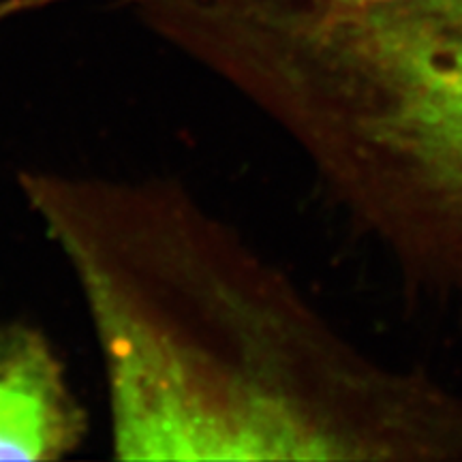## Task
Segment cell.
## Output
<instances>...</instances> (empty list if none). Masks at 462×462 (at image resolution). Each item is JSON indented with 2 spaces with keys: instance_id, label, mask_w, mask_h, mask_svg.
Returning <instances> with one entry per match:
<instances>
[{
  "instance_id": "3",
  "label": "cell",
  "mask_w": 462,
  "mask_h": 462,
  "mask_svg": "<svg viewBox=\"0 0 462 462\" xmlns=\"http://www.w3.org/2000/svg\"><path fill=\"white\" fill-rule=\"evenodd\" d=\"M22 3H24V0H0V17L11 14V11L20 9Z\"/></svg>"
},
{
  "instance_id": "2",
  "label": "cell",
  "mask_w": 462,
  "mask_h": 462,
  "mask_svg": "<svg viewBox=\"0 0 462 462\" xmlns=\"http://www.w3.org/2000/svg\"><path fill=\"white\" fill-rule=\"evenodd\" d=\"M86 430L84 407L45 334L0 321V460H60Z\"/></svg>"
},
{
  "instance_id": "1",
  "label": "cell",
  "mask_w": 462,
  "mask_h": 462,
  "mask_svg": "<svg viewBox=\"0 0 462 462\" xmlns=\"http://www.w3.org/2000/svg\"><path fill=\"white\" fill-rule=\"evenodd\" d=\"M17 187L84 300L118 460L462 462V390L360 349L182 184Z\"/></svg>"
}]
</instances>
